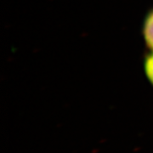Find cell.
<instances>
[{"instance_id":"6da1fadb","label":"cell","mask_w":153,"mask_h":153,"mask_svg":"<svg viewBox=\"0 0 153 153\" xmlns=\"http://www.w3.org/2000/svg\"><path fill=\"white\" fill-rule=\"evenodd\" d=\"M144 36L148 46L153 49V11H152L146 19L144 26Z\"/></svg>"},{"instance_id":"7a4b0ae2","label":"cell","mask_w":153,"mask_h":153,"mask_svg":"<svg viewBox=\"0 0 153 153\" xmlns=\"http://www.w3.org/2000/svg\"><path fill=\"white\" fill-rule=\"evenodd\" d=\"M145 70L148 79L153 84V54L146 58L145 62Z\"/></svg>"}]
</instances>
